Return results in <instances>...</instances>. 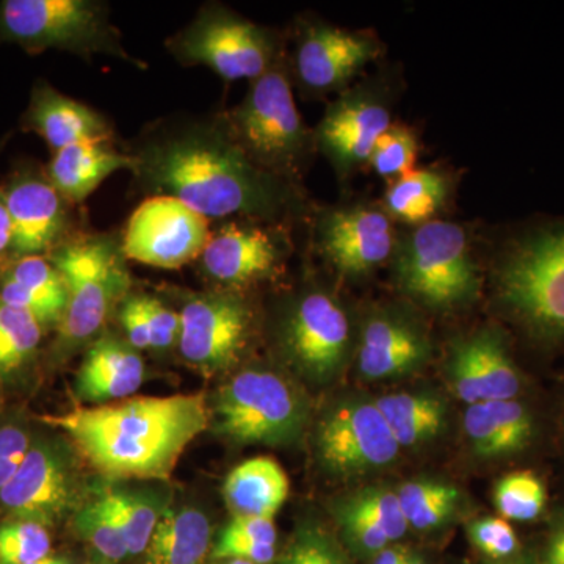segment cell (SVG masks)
Returning a JSON list of instances; mask_svg holds the SVG:
<instances>
[{"instance_id":"74e56055","label":"cell","mask_w":564,"mask_h":564,"mask_svg":"<svg viewBox=\"0 0 564 564\" xmlns=\"http://www.w3.org/2000/svg\"><path fill=\"white\" fill-rule=\"evenodd\" d=\"M469 538L478 551L496 560L513 555L519 547L513 527L503 518L478 519L469 527Z\"/></svg>"},{"instance_id":"30bf717a","label":"cell","mask_w":564,"mask_h":564,"mask_svg":"<svg viewBox=\"0 0 564 564\" xmlns=\"http://www.w3.org/2000/svg\"><path fill=\"white\" fill-rule=\"evenodd\" d=\"M180 315L182 358L204 373L229 369L250 343L252 311L237 292L195 293Z\"/></svg>"},{"instance_id":"5bb4252c","label":"cell","mask_w":564,"mask_h":564,"mask_svg":"<svg viewBox=\"0 0 564 564\" xmlns=\"http://www.w3.org/2000/svg\"><path fill=\"white\" fill-rule=\"evenodd\" d=\"M73 463L61 445L40 441L31 445L13 478L0 489V505L18 521L52 524L76 505Z\"/></svg>"},{"instance_id":"9a60e30c","label":"cell","mask_w":564,"mask_h":564,"mask_svg":"<svg viewBox=\"0 0 564 564\" xmlns=\"http://www.w3.org/2000/svg\"><path fill=\"white\" fill-rule=\"evenodd\" d=\"M317 447L322 463L340 475L388 466L400 451L377 403L370 402L334 408L318 430Z\"/></svg>"},{"instance_id":"e575fe53","label":"cell","mask_w":564,"mask_h":564,"mask_svg":"<svg viewBox=\"0 0 564 564\" xmlns=\"http://www.w3.org/2000/svg\"><path fill=\"white\" fill-rule=\"evenodd\" d=\"M46 525L17 521L0 525V564H29L51 555Z\"/></svg>"},{"instance_id":"7dc6e473","label":"cell","mask_w":564,"mask_h":564,"mask_svg":"<svg viewBox=\"0 0 564 564\" xmlns=\"http://www.w3.org/2000/svg\"><path fill=\"white\" fill-rule=\"evenodd\" d=\"M458 499L459 494L458 489H456V491L448 494V496L441 497L436 502L430 503L429 507L423 508L419 513L411 516L408 519V525L414 527L415 530H430L443 524L445 519L454 511Z\"/></svg>"},{"instance_id":"8fae6325","label":"cell","mask_w":564,"mask_h":564,"mask_svg":"<svg viewBox=\"0 0 564 564\" xmlns=\"http://www.w3.org/2000/svg\"><path fill=\"white\" fill-rule=\"evenodd\" d=\"M210 234V221L198 212L170 196H150L129 218L122 250L132 261L176 270L198 261Z\"/></svg>"},{"instance_id":"7bdbcfd3","label":"cell","mask_w":564,"mask_h":564,"mask_svg":"<svg viewBox=\"0 0 564 564\" xmlns=\"http://www.w3.org/2000/svg\"><path fill=\"white\" fill-rule=\"evenodd\" d=\"M456 491L455 486L440 484V481L422 480V481H410V484L403 485L397 494L400 507L404 518H411V516L419 513L423 508L429 507L430 503L436 502L441 497L448 496Z\"/></svg>"},{"instance_id":"d4e9b609","label":"cell","mask_w":564,"mask_h":564,"mask_svg":"<svg viewBox=\"0 0 564 564\" xmlns=\"http://www.w3.org/2000/svg\"><path fill=\"white\" fill-rule=\"evenodd\" d=\"M131 172L132 159L115 143H79L54 152L46 174L69 204L84 203L111 174Z\"/></svg>"},{"instance_id":"2e32d148","label":"cell","mask_w":564,"mask_h":564,"mask_svg":"<svg viewBox=\"0 0 564 564\" xmlns=\"http://www.w3.org/2000/svg\"><path fill=\"white\" fill-rule=\"evenodd\" d=\"M285 250L284 237L265 223L232 220L212 229L198 262L210 281L236 292L276 274Z\"/></svg>"},{"instance_id":"e0dca14e","label":"cell","mask_w":564,"mask_h":564,"mask_svg":"<svg viewBox=\"0 0 564 564\" xmlns=\"http://www.w3.org/2000/svg\"><path fill=\"white\" fill-rule=\"evenodd\" d=\"M391 126V111L377 93L348 91L323 115L314 132L315 147L337 173H350L370 161L375 144Z\"/></svg>"},{"instance_id":"60d3db41","label":"cell","mask_w":564,"mask_h":564,"mask_svg":"<svg viewBox=\"0 0 564 564\" xmlns=\"http://www.w3.org/2000/svg\"><path fill=\"white\" fill-rule=\"evenodd\" d=\"M31 445V436L21 426L0 425V489L17 474Z\"/></svg>"},{"instance_id":"5b68a950","label":"cell","mask_w":564,"mask_h":564,"mask_svg":"<svg viewBox=\"0 0 564 564\" xmlns=\"http://www.w3.org/2000/svg\"><path fill=\"white\" fill-rule=\"evenodd\" d=\"M0 43L17 44L29 54L69 52L85 61L107 55L137 69L148 68L126 50L109 7L98 0H3Z\"/></svg>"},{"instance_id":"7a4b0ae2","label":"cell","mask_w":564,"mask_h":564,"mask_svg":"<svg viewBox=\"0 0 564 564\" xmlns=\"http://www.w3.org/2000/svg\"><path fill=\"white\" fill-rule=\"evenodd\" d=\"M43 422L68 434L107 477L169 480L188 445L206 432L210 411L203 393H176L77 408Z\"/></svg>"},{"instance_id":"ab89813d","label":"cell","mask_w":564,"mask_h":564,"mask_svg":"<svg viewBox=\"0 0 564 564\" xmlns=\"http://www.w3.org/2000/svg\"><path fill=\"white\" fill-rule=\"evenodd\" d=\"M340 518H343L345 532H347L351 543L355 544V547L367 552V554L377 555L378 552L386 549V545L391 543L383 533V530L375 524L373 519L366 511L361 510L355 503V500L345 505L343 511H340Z\"/></svg>"},{"instance_id":"d6986e66","label":"cell","mask_w":564,"mask_h":564,"mask_svg":"<svg viewBox=\"0 0 564 564\" xmlns=\"http://www.w3.org/2000/svg\"><path fill=\"white\" fill-rule=\"evenodd\" d=\"M452 388L469 404L514 400L522 378L499 329L485 328L452 347L447 366Z\"/></svg>"},{"instance_id":"db71d44e","label":"cell","mask_w":564,"mask_h":564,"mask_svg":"<svg viewBox=\"0 0 564 564\" xmlns=\"http://www.w3.org/2000/svg\"><path fill=\"white\" fill-rule=\"evenodd\" d=\"M406 564H425V563H423V560L417 558V556L411 555L410 558H408Z\"/></svg>"},{"instance_id":"44dd1931","label":"cell","mask_w":564,"mask_h":564,"mask_svg":"<svg viewBox=\"0 0 564 564\" xmlns=\"http://www.w3.org/2000/svg\"><path fill=\"white\" fill-rule=\"evenodd\" d=\"M22 128L40 135L54 152L79 143H115L109 118L63 95L46 80L33 85Z\"/></svg>"},{"instance_id":"8d00e7d4","label":"cell","mask_w":564,"mask_h":564,"mask_svg":"<svg viewBox=\"0 0 564 564\" xmlns=\"http://www.w3.org/2000/svg\"><path fill=\"white\" fill-rule=\"evenodd\" d=\"M355 503L373 519L375 524L383 530L389 541H397L404 536L408 521L400 507L397 494L384 489H369L356 496Z\"/></svg>"},{"instance_id":"f5cc1de1","label":"cell","mask_w":564,"mask_h":564,"mask_svg":"<svg viewBox=\"0 0 564 564\" xmlns=\"http://www.w3.org/2000/svg\"><path fill=\"white\" fill-rule=\"evenodd\" d=\"M547 564H564V552H549Z\"/></svg>"},{"instance_id":"c3c4849f","label":"cell","mask_w":564,"mask_h":564,"mask_svg":"<svg viewBox=\"0 0 564 564\" xmlns=\"http://www.w3.org/2000/svg\"><path fill=\"white\" fill-rule=\"evenodd\" d=\"M11 237L13 234H11L9 207H7L3 184H0V263L10 258Z\"/></svg>"},{"instance_id":"277c9868","label":"cell","mask_w":564,"mask_h":564,"mask_svg":"<svg viewBox=\"0 0 564 564\" xmlns=\"http://www.w3.org/2000/svg\"><path fill=\"white\" fill-rule=\"evenodd\" d=\"M47 258L61 270L68 306L57 328V350L73 351L95 343L131 288L122 234H76Z\"/></svg>"},{"instance_id":"836d02e7","label":"cell","mask_w":564,"mask_h":564,"mask_svg":"<svg viewBox=\"0 0 564 564\" xmlns=\"http://www.w3.org/2000/svg\"><path fill=\"white\" fill-rule=\"evenodd\" d=\"M76 529L80 536L88 541L104 558L110 560V562H121L129 556L120 527L115 521L109 503L106 502L104 496L77 514Z\"/></svg>"},{"instance_id":"484cf974","label":"cell","mask_w":564,"mask_h":564,"mask_svg":"<svg viewBox=\"0 0 564 564\" xmlns=\"http://www.w3.org/2000/svg\"><path fill=\"white\" fill-rule=\"evenodd\" d=\"M464 430L481 458L518 454L532 443L534 434L532 415L516 400L469 404Z\"/></svg>"},{"instance_id":"9c48e42d","label":"cell","mask_w":564,"mask_h":564,"mask_svg":"<svg viewBox=\"0 0 564 564\" xmlns=\"http://www.w3.org/2000/svg\"><path fill=\"white\" fill-rule=\"evenodd\" d=\"M218 433L237 444H289L302 433L306 410L280 375L248 369L223 386L215 402Z\"/></svg>"},{"instance_id":"d590c367","label":"cell","mask_w":564,"mask_h":564,"mask_svg":"<svg viewBox=\"0 0 564 564\" xmlns=\"http://www.w3.org/2000/svg\"><path fill=\"white\" fill-rule=\"evenodd\" d=\"M417 158L414 133L403 126H391L375 144L370 163L384 180H399L410 173Z\"/></svg>"},{"instance_id":"4dcf8cb0","label":"cell","mask_w":564,"mask_h":564,"mask_svg":"<svg viewBox=\"0 0 564 564\" xmlns=\"http://www.w3.org/2000/svg\"><path fill=\"white\" fill-rule=\"evenodd\" d=\"M44 329L25 311L0 296V377L21 372L35 359Z\"/></svg>"},{"instance_id":"7c38bea8","label":"cell","mask_w":564,"mask_h":564,"mask_svg":"<svg viewBox=\"0 0 564 564\" xmlns=\"http://www.w3.org/2000/svg\"><path fill=\"white\" fill-rule=\"evenodd\" d=\"M280 339L282 350L303 373L328 380L347 358L350 322L328 293L307 292L289 306Z\"/></svg>"},{"instance_id":"f1b7e54d","label":"cell","mask_w":564,"mask_h":564,"mask_svg":"<svg viewBox=\"0 0 564 564\" xmlns=\"http://www.w3.org/2000/svg\"><path fill=\"white\" fill-rule=\"evenodd\" d=\"M375 403L400 447L429 443L444 430L445 404L429 393H389Z\"/></svg>"},{"instance_id":"ba28073f","label":"cell","mask_w":564,"mask_h":564,"mask_svg":"<svg viewBox=\"0 0 564 564\" xmlns=\"http://www.w3.org/2000/svg\"><path fill=\"white\" fill-rule=\"evenodd\" d=\"M182 66H206L223 80H258L280 61L273 33L209 2L165 43Z\"/></svg>"},{"instance_id":"7402d4cb","label":"cell","mask_w":564,"mask_h":564,"mask_svg":"<svg viewBox=\"0 0 564 564\" xmlns=\"http://www.w3.org/2000/svg\"><path fill=\"white\" fill-rule=\"evenodd\" d=\"M0 296L31 314L44 333L57 332L68 306L65 278L47 256L7 259L0 269Z\"/></svg>"},{"instance_id":"681fc988","label":"cell","mask_w":564,"mask_h":564,"mask_svg":"<svg viewBox=\"0 0 564 564\" xmlns=\"http://www.w3.org/2000/svg\"><path fill=\"white\" fill-rule=\"evenodd\" d=\"M410 556L404 549L386 547L375 555L373 564H406Z\"/></svg>"},{"instance_id":"f907efd6","label":"cell","mask_w":564,"mask_h":564,"mask_svg":"<svg viewBox=\"0 0 564 564\" xmlns=\"http://www.w3.org/2000/svg\"><path fill=\"white\" fill-rule=\"evenodd\" d=\"M551 552H564V527L560 530L558 533L555 534L554 540H552Z\"/></svg>"},{"instance_id":"d6a6232c","label":"cell","mask_w":564,"mask_h":564,"mask_svg":"<svg viewBox=\"0 0 564 564\" xmlns=\"http://www.w3.org/2000/svg\"><path fill=\"white\" fill-rule=\"evenodd\" d=\"M104 499L120 527L129 556L144 554L159 522L158 508L150 500L126 492L110 491L104 494Z\"/></svg>"},{"instance_id":"8992f818","label":"cell","mask_w":564,"mask_h":564,"mask_svg":"<svg viewBox=\"0 0 564 564\" xmlns=\"http://www.w3.org/2000/svg\"><path fill=\"white\" fill-rule=\"evenodd\" d=\"M223 115L234 139L256 165L282 180L293 182L299 176L315 140L296 109L281 61L251 82L242 102Z\"/></svg>"},{"instance_id":"52a82bcc","label":"cell","mask_w":564,"mask_h":564,"mask_svg":"<svg viewBox=\"0 0 564 564\" xmlns=\"http://www.w3.org/2000/svg\"><path fill=\"white\" fill-rule=\"evenodd\" d=\"M392 256L399 288L433 310L466 306L480 292L469 239L455 223H423L395 245Z\"/></svg>"},{"instance_id":"4316f807","label":"cell","mask_w":564,"mask_h":564,"mask_svg":"<svg viewBox=\"0 0 564 564\" xmlns=\"http://www.w3.org/2000/svg\"><path fill=\"white\" fill-rule=\"evenodd\" d=\"M291 492L288 474L270 456H254L234 467L223 496L234 516L274 519Z\"/></svg>"},{"instance_id":"cb8c5ba5","label":"cell","mask_w":564,"mask_h":564,"mask_svg":"<svg viewBox=\"0 0 564 564\" xmlns=\"http://www.w3.org/2000/svg\"><path fill=\"white\" fill-rule=\"evenodd\" d=\"M144 364L135 348L115 336L98 337L88 348L77 375V391L88 402L126 400L139 391Z\"/></svg>"},{"instance_id":"3957f363","label":"cell","mask_w":564,"mask_h":564,"mask_svg":"<svg viewBox=\"0 0 564 564\" xmlns=\"http://www.w3.org/2000/svg\"><path fill=\"white\" fill-rule=\"evenodd\" d=\"M497 300L533 339L564 343V218L525 226L496 265Z\"/></svg>"},{"instance_id":"83f0119b","label":"cell","mask_w":564,"mask_h":564,"mask_svg":"<svg viewBox=\"0 0 564 564\" xmlns=\"http://www.w3.org/2000/svg\"><path fill=\"white\" fill-rule=\"evenodd\" d=\"M209 519L196 508L166 511L144 552L147 564H202L210 549Z\"/></svg>"},{"instance_id":"4fadbf2b","label":"cell","mask_w":564,"mask_h":564,"mask_svg":"<svg viewBox=\"0 0 564 564\" xmlns=\"http://www.w3.org/2000/svg\"><path fill=\"white\" fill-rule=\"evenodd\" d=\"M3 192L13 234L10 258L50 256L76 236L70 217L73 204L51 184L46 170L22 166L3 184Z\"/></svg>"},{"instance_id":"ffe728a7","label":"cell","mask_w":564,"mask_h":564,"mask_svg":"<svg viewBox=\"0 0 564 564\" xmlns=\"http://www.w3.org/2000/svg\"><path fill=\"white\" fill-rule=\"evenodd\" d=\"M377 55L378 43L369 36L313 22L300 33L295 74L306 90H337Z\"/></svg>"},{"instance_id":"f6af8a7d","label":"cell","mask_w":564,"mask_h":564,"mask_svg":"<svg viewBox=\"0 0 564 564\" xmlns=\"http://www.w3.org/2000/svg\"><path fill=\"white\" fill-rule=\"evenodd\" d=\"M120 323L126 334V343L137 351L151 348L147 315L143 310V295L128 293L120 304Z\"/></svg>"},{"instance_id":"6da1fadb","label":"cell","mask_w":564,"mask_h":564,"mask_svg":"<svg viewBox=\"0 0 564 564\" xmlns=\"http://www.w3.org/2000/svg\"><path fill=\"white\" fill-rule=\"evenodd\" d=\"M126 152L137 191L170 196L209 221L274 223L303 214L295 184L256 165L223 113L163 118Z\"/></svg>"},{"instance_id":"816d5d0a","label":"cell","mask_w":564,"mask_h":564,"mask_svg":"<svg viewBox=\"0 0 564 564\" xmlns=\"http://www.w3.org/2000/svg\"><path fill=\"white\" fill-rule=\"evenodd\" d=\"M29 564H70L69 560H66L65 556H55L50 555L46 558L39 560V562H33Z\"/></svg>"},{"instance_id":"ac0fdd59","label":"cell","mask_w":564,"mask_h":564,"mask_svg":"<svg viewBox=\"0 0 564 564\" xmlns=\"http://www.w3.org/2000/svg\"><path fill=\"white\" fill-rule=\"evenodd\" d=\"M317 245L329 262L348 276H364L395 251L392 223L383 212L356 207L323 212Z\"/></svg>"},{"instance_id":"ee69618b","label":"cell","mask_w":564,"mask_h":564,"mask_svg":"<svg viewBox=\"0 0 564 564\" xmlns=\"http://www.w3.org/2000/svg\"><path fill=\"white\" fill-rule=\"evenodd\" d=\"M276 555V545L256 543L240 538L220 534L214 547V556L218 560H243L252 564H270Z\"/></svg>"},{"instance_id":"603a6c76","label":"cell","mask_w":564,"mask_h":564,"mask_svg":"<svg viewBox=\"0 0 564 564\" xmlns=\"http://www.w3.org/2000/svg\"><path fill=\"white\" fill-rule=\"evenodd\" d=\"M429 355V340L414 323L399 315H373L362 329L359 372L372 380L400 377L419 369Z\"/></svg>"},{"instance_id":"bcb514c9","label":"cell","mask_w":564,"mask_h":564,"mask_svg":"<svg viewBox=\"0 0 564 564\" xmlns=\"http://www.w3.org/2000/svg\"><path fill=\"white\" fill-rule=\"evenodd\" d=\"M221 534L270 545H276L278 541L273 519L252 518V516H234L232 521Z\"/></svg>"},{"instance_id":"b9f144b4","label":"cell","mask_w":564,"mask_h":564,"mask_svg":"<svg viewBox=\"0 0 564 564\" xmlns=\"http://www.w3.org/2000/svg\"><path fill=\"white\" fill-rule=\"evenodd\" d=\"M280 564H347L334 545L318 534L300 538Z\"/></svg>"},{"instance_id":"f546056e","label":"cell","mask_w":564,"mask_h":564,"mask_svg":"<svg viewBox=\"0 0 564 564\" xmlns=\"http://www.w3.org/2000/svg\"><path fill=\"white\" fill-rule=\"evenodd\" d=\"M447 181L432 170H411L392 182L384 195L388 214L395 220L421 226L432 221L447 198Z\"/></svg>"},{"instance_id":"1f68e13d","label":"cell","mask_w":564,"mask_h":564,"mask_svg":"<svg viewBox=\"0 0 564 564\" xmlns=\"http://www.w3.org/2000/svg\"><path fill=\"white\" fill-rule=\"evenodd\" d=\"M545 502L547 492L543 481L527 470L500 478L494 488L497 511L508 521H533L543 513Z\"/></svg>"},{"instance_id":"f35d334b","label":"cell","mask_w":564,"mask_h":564,"mask_svg":"<svg viewBox=\"0 0 564 564\" xmlns=\"http://www.w3.org/2000/svg\"><path fill=\"white\" fill-rule=\"evenodd\" d=\"M152 350H169L180 344L181 315L154 296L143 295Z\"/></svg>"}]
</instances>
